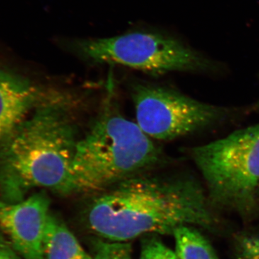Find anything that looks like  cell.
<instances>
[{"label":"cell","mask_w":259,"mask_h":259,"mask_svg":"<svg viewBox=\"0 0 259 259\" xmlns=\"http://www.w3.org/2000/svg\"><path fill=\"white\" fill-rule=\"evenodd\" d=\"M90 229L110 241L148 233L173 234L180 226L209 228L213 217L202 191L192 181L139 175L112 186L88 210Z\"/></svg>","instance_id":"1"},{"label":"cell","mask_w":259,"mask_h":259,"mask_svg":"<svg viewBox=\"0 0 259 259\" xmlns=\"http://www.w3.org/2000/svg\"><path fill=\"white\" fill-rule=\"evenodd\" d=\"M79 139L69 100L59 95L42 97L0 144V182L18 199L32 187L67 195Z\"/></svg>","instance_id":"2"},{"label":"cell","mask_w":259,"mask_h":259,"mask_svg":"<svg viewBox=\"0 0 259 259\" xmlns=\"http://www.w3.org/2000/svg\"><path fill=\"white\" fill-rule=\"evenodd\" d=\"M161 149L108 103L82 137L70 169L67 194L105 190L155 167Z\"/></svg>","instance_id":"3"},{"label":"cell","mask_w":259,"mask_h":259,"mask_svg":"<svg viewBox=\"0 0 259 259\" xmlns=\"http://www.w3.org/2000/svg\"><path fill=\"white\" fill-rule=\"evenodd\" d=\"M63 42L70 51L90 62L120 65L151 74L197 71L209 65L199 53L161 32L134 31L111 37Z\"/></svg>","instance_id":"4"},{"label":"cell","mask_w":259,"mask_h":259,"mask_svg":"<svg viewBox=\"0 0 259 259\" xmlns=\"http://www.w3.org/2000/svg\"><path fill=\"white\" fill-rule=\"evenodd\" d=\"M191 156L216 199L243 203L259 191V123L194 148Z\"/></svg>","instance_id":"5"},{"label":"cell","mask_w":259,"mask_h":259,"mask_svg":"<svg viewBox=\"0 0 259 259\" xmlns=\"http://www.w3.org/2000/svg\"><path fill=\"white\" fill-rule=\"evenodd\" d=\"M131 94L136 122L152 140L175 139L209 127L226 116L223 108L161 87L138 83Z\"/></svg>","instance_id":"6"},{"label":"cell","mask_w":259,"mask_h":259,"mask_svg":"<svg viewBox=\"0 0 259 259\" xmlns=\"http://www.w3.org/2000/svg\"><path fill=\"white\" fill-rule=\"evenodd\" d=\"M49 207V197L40 192L15 203L0 204V228L25 259H45Z\"/></svg>","instance_id":"7"},{"label":"cell","mask_w":259,"mask_h":259,"mask_svg":"<svg viewBox=\"0 0 259 259\" xmlns=\"http://www.w3.org/2000/svg\"><path fill=\"white\" fill-rule=\"evenodd\" d=\"M42 97L28 79L0 66V144L30 115Z\"/></svg>","instance_id":"8"},{"label":"cell","mask_w":259,"mask_h":259,"mask_svg":"<svg viewBox=\"0 0 259 259\" xmlns=\"http://www.w3.org/2000/svg\"><path fill=\"white\" fill-rule=\"evenodd\" d=\"M45 259H93L62 221L50 213L44 238Z\"/></svg>","instance_id":"9"},{"label":"cell","mask_w":259,"mask_h":259,"mask_svg":"<svg viewBox=\"0 0 259 259\" xmlns=\"http://www.w3.org/2000/svg\"><path fill=\"white\" fill-rule=\"evenodd\" d=\"M178 259H218L209 242L199 232L187 226L173 233Z\"/></svg>","instance_id":"10"},{"label":"cell","mask_w":259,"mask_h":259,"mask_svg":"<svg viewBox=\"0 0 259 259\" xmlns=\"http://www.w3.org/2000/svg\"><path fill=\"white\" fill-rule=\"evenodd\" d=\"M132 247L127 242L99 241L94 259H133Z\"/></svg>","instance_id":"11"},{"label":"cell","mask_w":259,"mask_h":259,"mask_svg":"<svg viewBox=\"0 0 259 259\" xmlns=\"http://www.w3.org/2000/svg\"><path fill=\"white\" fill-rule=\"evenodd\" d=\"M139 259H178L176 253L156 238L143 242Z\"/></svg>","instance_id":"12"},{"label":"cell","mask_w":259,"mask_h":259,"mask_svg":"<svg viewBox=\"0 0 259 259\" xmlns=\"http://www.w3.org/2000/svg\"><path fill=\"white\" fill-rule=\"evenodd\" d=\"M237 259H259V236L252 235L242 238Z\"/></svg>","instance_id":"13"},{"label":"cell","mask_w":259,"mask_h":259,"mask_svg":"<svg viewBox=\"0 0 259 259\" xmlns=\"http://www.w3.org/2000/svg\"><path fill=\"white\" fill-rule=\"evenodd\" d=\"M0 259H18L13 250L0 236Z\"/></svg>","instance_id":"14"},{"label":"cell","mask_w":259,"mask_h":259,"mask_svg":"<svg viewBox=\"0 0 259 259\" xmlns=\"http://www.w3.org/2000/svg\"><path fill=\"white\" fill-rule=\"evenodd\" d=\"M257 107H258V108H259V102H258V104H257Z\"/></svg>","instance_id":"15"}]
</instances>
